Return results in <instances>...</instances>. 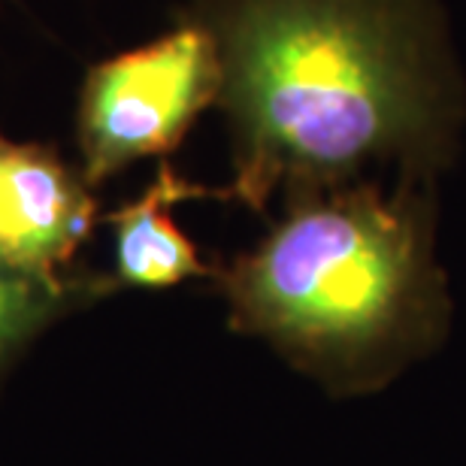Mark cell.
I'll list each match as a JSON object with an SVG mask.
<instances>
[{"mask_svg": "<svg viewBox=\"0 0 466 466\" xmlns=\"http://www.w3.org/2000/svg\"><path fill=\"white\" fill-rule=\"evenodd\" d=\"M228 297L237 328L328 376L412 351L445 319L431 203L412 185L297 191L228 273Z\"/></svg>", "mask_w": 466, "mask_h": 466, "instance_id": "obj_2", "label": "cell"}, {"mask_svg": "<svg viewBox=\"0 0 466 466\" xmlns=\"http://www.w3.org/2000/svg\"><path fill=\"white\" fill-rule=\"evenodd\" d=\"M225 76L218 46L198 25L161 36L95 67L82 100L88 179L164 155L216 97Z\"/></svg>", "mask_w": 466, "mask_h": 466, "instance_id": "obj_3", "label": "cell"}, {"mask_svg": "<svg viewBox=\"0 0 466 466\" xmlns=\"http://www.w3.org/2000/svg\"><path fill=\"white\" fill-rule=\"evenodd\" d=\"M46 291L43 282L0 264V358L40 321Z\"/></svg>", "mask_w": 466, "mask_h": 466, "instance_id": "obj_6", "label": "cell"}, {"mask_svg": "<svg viewBox=\"0 0 466 466\" xmlns=\"http://www.w3.org/2000/svg\"><path fill=\"white\" fill-rule=\"evenodd\" d=\"M91 200L58 157L0 139V264L49 288L91 225Z\"/></svg>", "mask_w": 466, "mask_h": 466, "instance_id": "obj_4", "label": "cell"}, {"mask_svg": "<svg viewBox=\"0 0 466 466\" xmlns=\"http://www.w3.org/2000/svg\"><path fill=\"white\" fill-rule=\"evenodd\" d=\"M239 194L349 185L370 161L442 157L451 97L421 0H239L225 27Z\"/></svg>", "mask_w": 466, "mask_h": 466, "instance_id": "obj_1", "label": "cell"}, {"mask_svg": "<svg viewBox=\"0 0 466 466\" xmlns=\"http://www.w3.org/2000/svg\"><path fill=\"white\" fill-rule=\"evenodd\" d=\"M191 198H203V188L185 182L173 167H161L155 182L109 218L116 230V273L121 282L173 288L207 273L194 242L173 221L176 203Z\"/></svg>", "mask_w": 466, "mask_h": 466, "instance_id": "obj_5", "label": "cell"}]
</instances>
